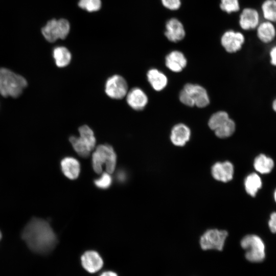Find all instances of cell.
<instances>
[{"mask_svg":"<svg viewBox=\"0 0 276 276\" xmlns=\"http://www.w3.org/2000/svg\"><path fill=\"white\" fill-rule=\"evenodd\" d=\"M70 29V24L67 20L52 19L42 28L41 33L47 41L53 42L58 39L65 38Z\"/></svg>","mask_w":276,"mask_h":276,"instance_id":"7","label":"cell"},{"mask_svg":"<svg viewBox=\"0 0 276 276\" xmlns=\"http://www.w3.org/2000/svg\"><path fill=\"white\" fill-rule=\"evenodd\" d=\"M228 233L224 230L211 229L206 231L200 237V244L203 250H222Z\"/></svg>","mask_w":276,"mask_h":276,"instance_id":"8","label":"cell"},{"mask_svg":"<svg viewBox=\"0 0 276 276\" xmlns=\"http://www.w3.org/2000/svg\"><path fill=\"white\" fill-rule=\"evenodd\" d=\"M112 181V178L110 173L105 172L102 173L100 177L95 179V186L100 189H106L109 188Z\"/></svg>","mask_w":276,"mask_h":276,"instance_id":"28","label":"cell"},{"mask_svg":"<svg viewBox=\"0 0 276 276\" xmlns=\"http://www.w3.org/2000/svg\"><path fill=\"white\" fill-rule=\"evenodd\" d=\"M165 35L170 41L176 42L183 39L186 31L183 24L176 18H171L166 24Z\"/></svg>","mask_w":276,"mask_h":276,"instance_id":"13","label":"cell"},{"mask_svg":"<svg viewBox=\"0 0 276 276\" xmlns=\"http://www.w3.org/2000/svg\"><path fill=\"white\" fill-rule=\"evenodd\" d=\"M274 199L275 201L276 202V189L275 190L274 192Z\"/></svg>","mask_w":276,"mask_h":276,"instance_id":"36","label":"cell"},{"mask_svg":"<svg viewBox=\"0 0 276 276\" xmlns=\"http://www.w3.org/2000/svg\"><path fill=\"white\" fill-rule=\"evenodd\" d=\"M271 108L272 110L276 113V97L272 100L271 102Z\"/></svg>","mask_w":276,"mask_h":276,"instance_id":"35","label":"cell"},{"mask_svg":"<svg viewBox=\"0 0 276 276\" xmlns=\"http://www.w3.org/2000/svg\"><path fill=\"white\" fill-rule=\"evenodd\" d=\"M275 25L266 20L261 21L255 31L258 39L262 44H270L275 40Z\"/></svg>","mask_w":276,"mask_h":276,"instance_id":"12","label":"cell"},{"mask_svg":"<svg viewBox=\"0 0 276 276\" xmlns=\"http://www.w3.org/2000/svg\"><path fill=\"white\" fill-rule=\"evenodd\" d=\"M100 276H118L114 272L108 271L103 272Z\"/></svg>","mask_w":276,"mask_h":276,"instance_id":"34","label":"cell"},{"mask_svg":"<svg viewBox=\"0 0 276 276\" xmlns=\"http://www.w3.org/2000/svg\"><path fill=\"white\" fill-rule=\"evenodd\" d=\"M129 106L135 110H143L148 103V97L145 92L139 87L132 88L126 95Z\"/></svg>","mask_w":276,"mask_h":276,"instance_id":"15","label":"cell"},{"mask_svg":"<svg viewBox=\"0 0 276 276\" xmlns=\"http://www.w3.org/2000/svg\"><path fill=\"white\" fill-rule=\"evenodd\" d=\"M105 91L110 98L122 99L128 93L127 82L122 76L114 75L106 80Z\"/></svg>","mask_w":276,"mask_h":276,"instance_id":"9","label":"cell"},{"mask_svg":"<svg viewBox=\"0 0 276 276\" xmlns=\"http://www.w3.org/2000/svg\"><path fill=\"white\" fill-rule=\"evenodd\" d=\"M268 56L270 65L276 67V44L270 47L268 51Z\"/></svg>","mask_w":276,"mask_h":276,"instance_id":"31","label":"cell"},{"mask_svg":"<svg viewBox=\"0 0 276 276\" xmlns=\"http://www.w3.org/2000/svg\"><path fill=\"white\" fill-rule=\"evenodd\" d=\"M27 85V81L22 76L0 68V93L3 96L17 97Z\"/></svg>","mask_w":276,"mask_h":276,"instance_id":"3","label":"cell"},{"mask_svg":"<svg viewBox=\"0 0 276 276\" xmlns=\"http://www.w3.org/2000/svg\"><path fill=\"white\" fill-rule=\"evenodd\" d=\"M261 14L253 7L244 8L239 15V24L244 31L255 30L261 21Z\"/></svg>","mask_w":276,"mask_h":276,"instance_id":"11","label":"cell"},{"mask_svg":"<svg viewBox=\"0 0 276 276\" xmlns=\"http://www.w3.org/2000/svg\"><path fill=\"white\" fill-rule=\"evenodd\" d=\"M187 59L183 54L179 51H173L165 58L166 66L174 72H181L186 66Z\"/></svg>","mask_w":276,"mask_h":276,"instance_id":"18","label":"cell"},{"mask_svg":"<svg viewBox=\"0 0 276 276\" xmlns=\"http://www.w3.org/2000/svg\"><path fill=\"white\" fill-rule=\"evenodd\" d=\"M53 57L58 67H64L70 64L72 56L67 49L64 47H58L53 51Z\"/></svg>","mask_w":276,"mask_h":276,"instance_id":"24","label":"cell"},{"mask_svg":"<svg viewBox=\"0 0 276 276\" xmlns=\"http://www.w3.org/2000/svg\"><path fill=\"white\" fill-rule=\"evenodd\" d=\"M212 175L217 180L226 182L232 180L234 174V166L228 161L217 162L212 167Z\"/></svg>","mask_w":276,"mask_h":276,"instance_id":"14","label":"cell"},{"mask_svg":"<svg viewBox=\"0 0 276 276\" xmlns=\"http://www.w3.org/2000/svg\"><path fill=\"white\" fill-rule=\"evenodd\" d=\"M94 171L99 174L102 173L105 165L107 172L112 174L117 164V155L111 146L105 144L98 145L93 151L91 158Z\"/></svg>","mask_w":276,"mask_h":276,"instance_id":"2","label":"cell"},{"mask_svg":"<svg viewBox=\"0 0 276 276\" xmlns=\"http://www.w3.org/2000/svg\"><path fill=\"white\" fill-rule=\"evenodd\" d=\"M147 75L149 82L156 91L163 90L167 85L168 79L166 76L157 69H150Z\"/></svg>","mask_w":276,"mask_h":276,"instance_id":"20","label":"cell"},{"mask_svg":"<svg viewBox=\"0 0 276 276\" xmlns=\"http://www.w3.org/2000/svg\"><path fill=\"white\" fill-rule=\"evenodd\" d=\"M262 185L261 178L255 173L249 174L244 181L245 189L246 192L252 197L256 196L258 190L261 189Z\"/></svg>","mask_w":276,"mask_h":276,"instance_id":"23","label":"cell"},{"mask_svg":"<svg viewBox=\"0 0 276 276\" xmlns=\"http://www.w3.org/2000/svg\"><path fill=\"white\" fill-rule=\"evenodd\" d=\"M241 247L246 250L245 258L251 262H262L265 257V245L256 235L245 236L241 241Z\"/></svg>","mask_w":276,"mask_h":276,"instance_id":"6","label":"cell"},{"mask_svg":"<svg viewBox=\"0 0 276 276\" xmlns=\"http://www.w3.org/2000/svg\"><path fill=\"white\" fill-rule=\"evenodd\" d=\"M164 7L170 10H177L181 6V0H161Z\"/></svg>","mask_w":276,"mask_h":276,"instance_id":"30","label":"cell"},{"mask_svg":"<svg viewBox=\"0 0 276 276\" xmlns=\"http://www.w3.org/2000/svg\"><path fill=\"white\" fill-rule=\"evenodd\" d=\"M61 169L63 174L68 179H77L80 172V164L75 158L71 156L63 158L60 163Z\"/></svg>","mask_w":276,"mask_h":276,"instance_id":"19","label":"cell"},{"mask_svg":"<svg viewBox=\"0 0 276 276\" xmlns=\"http://www.w3.org/2000/svg\"><path fill=\"white\" fill-rule=\"evenodd\" d=\"M78 130L79 136H71L69 141L76 153L86 158L95 148L96 139L93 130L86 125L80 126Z\"/></svg>","mask_w":276,"mask_h":276,"instance_id":"4","label":"cell"},{"mask_svg":"<svg viewBox=\"0 0 276 276\" xmlns=\"http://www.w3.org/2000/svg\"><path fill=\"white\" fill-rule=\"evenodd\" d=\"M236 129V124L234 121L229 119L223 125L216 129L215 135L219 138H226L231 136Z\"/></svg>","mask_w":276,"mask_h":276,"instance_id":"26","label":"cell"},{"mask_svg":"<svg viewBox=\"0 0 276 276\" xmlns=\"http://www.w3.org/2000/svg\"><path fill=\"white\" fill-rule=\"evenodd\" d=\"M127 173L126 171L121 169L117 172L116 178L118 182L124 183L127 179Z\"/></svg>","mask_w":276,"mask_h":276,"instance_id":"33","label":"cell"},{"mask_svg":"<svg viewBox=\"0 0 276 276\" xmlns=\"http://www.w3.org/2000/svg\"><path fill=\"white\" fill-rule=\"evenodd\" d=\"M21 237L33 252L46 254L57 243V236L49 223L41 218H33L24 228Z\"/></svg>","mask_w":276,"mask_h":276,"instance_id":"1","label":"cell"},{"mask_svg":"<svg viewBox=\"0 0 276 276\" xmlns=\"http://www.w3.org/2000/svg\"><path fill=\"white\" fill-rule=\"evenodd\" d=\"M83 268L90 273L99 271L103 266V262L99 254L94 250L85 252L81 258Z\"/></svg>","mask_w":276,"mask_h":276,"instance_id":"16","label":"cell"},{"mask_svg":"<svg viewBox=\"0 0 276 276\" xmlns=\"http://www.w3.org/2000/svg\"><path fill=\"white\" fill-rule=\"evenodd\" d=\"M180 102L190 107L196 106L199 108L206 106L210 103L205 89L202 86L191 83L186 84L179 94Z\"/></svg>","mask_w":276,"mask_h":276,"instance_id":"5","label":"cell"},{"mask_svg":"<svg viewBox=\"0 0 276 276\" xmlns=\"http://www.w3.org/2000/svg\"><path fill=\"white\" fill-rule=\"evenodd\" d=\"M191 130L185 124L179 123L175 125L171 130L170 140L177 146H183L190 140Z\"/></svg>","mask_w":276,"mask_h":276,"instance_id":"17","label":"cell"},{"mask_svg":"<svg viewBox=\"0 0 276 276\" xmlns=\"http://www.w3.org/2000/svg\"><path fill=\"white\" fill-rule=\"evenodd\" d=\"M220 8L227 13L238 12L240 9L239 0H221Z\"/></svg>","mask_w":276,"mask_h":276,"instance_id":"27","label":"cell"},{"mask_svg":"<svg viewBox=\"0 0 276 276\" xmlns=\"http://www.w3.org/2000/svg\"><path fill=\"white\" fill-rule=\"evenodd\" d=\"M1 238H2V233H1V232L0 231V240H1Z\"/></svg>","mask_w":276,"mask_h":276,"instance_id":"37","label":"cell"},{"mask_svg":"<svg viewBox=\"0 0 276 276\" xmlns=\"http://www.w3.org/2000/svg\"><path fill=\"white\" fill-rule=\"evenodd\" d=\"M268 226L272 233H276V212H273L270 215Z\"/></svg>","mask_w":276,"mask_h":276,"instance_id":"32","label":"cell"},{"mask_svg":"<svg viewBox=\"0 0 276 276\" xmlns=\"http://www.w3.org/2000/svg\"><path fill=\"white\" fill-rule=\"evenodd\" d=\"M229 119L227 112L219 111L212 115L209 120L208 125L211 129L215 131L223 125Z\"/></svg>","mask_w":276,"mask_h":276,"instance_id":"25","label":"cell"},{"mask_svg":"<svg viewBox=\"0 0 276 276\" xmlns=\"http://www.w3.org/2000/svg\"><path fill=\"white\" fill-rule=\"evenodd\" d=\"M245 41L244 34L241 32L228 30L221 38V43L226 52L231 53L240 51Z\"/></svg>","mask_w":276,"mask_h":276,"instance_id":"10","label":"cell"},{"mask_svg":"<svg viewBox=\"0 0 276 276\" xmlns=\"http://www.w3.org/2000/svg\"><path fill=\"white\" fill-rule=\"evenodd\" d=\"M260 8L264 20L276 24V0H263Z\"/></svg>","mask_w":276,"mask_h":276,"instance_id":"22","label":"cell"},{"mask_svg":"<svg viewBox=\"0 0 276 276\" xmlns=\"http://www.w3.org/2000/svg\"><path fill=\"white\" fill-rule=\"evenodd\" d=\"M254 166L255 170L261 174L270 173L274 166L273 159L266 155L261 153L255 159Z\"/></svg>","mask_w":276,"mask_h":276,"instance_id":"21","label":"cell"},{"mask_svg":"<svg viewBox=\"0 0 276 276\" xmlns=\"http://www.w3.org/2000/svg\"><path fill=\"white\" fill-rule=\"evenodd\" d=\"M79 6L89 12L96 11L101 7L100 0H80Z\"/></svg>","mask_w":276,"mask_h":276,"instance_id":"29","label":"cell"}]
</instances>
